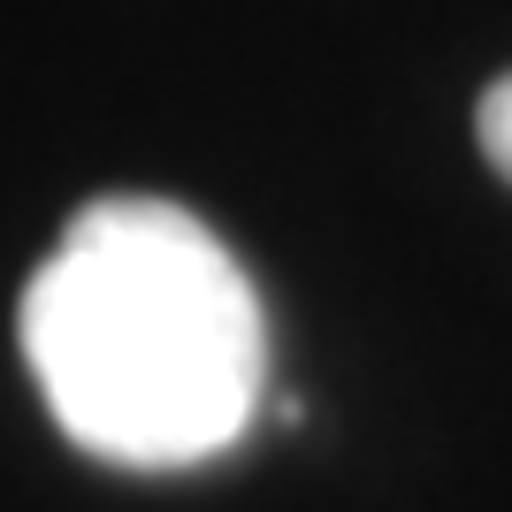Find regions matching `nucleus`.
Instances as JSON below:
<instances>
[{"label": "nucleus", "mask_w": 512, "mask_h": 512, "mask_svg": "<svg viewBox=\"0 0 512 512\" xmlns=\"http://www.w3.org/2000/svg\"><path fill=\"white\" fill-rule=\"evenodd\" d=\"M23 360L107 467H199L268 390V321L230 245L169 199H92L23 283Z\"/></svg>", "instance_id": "1"}, {"label": "nucleus", "mask_w": 512, "mask_h": 512, "mask_svg": "<svg viewBox=\"0 0 512 512\" xmlns=\"http://www.w3.org/2000/svg\"><path fill=\"white\" fill-rule=\"evenodd\" d=\"M474 130H482V153L497 161V176L512 184V77H497V85L482 92V115H474Z\"/></svg>", "instance_id": "2"}]
</instances>
